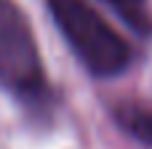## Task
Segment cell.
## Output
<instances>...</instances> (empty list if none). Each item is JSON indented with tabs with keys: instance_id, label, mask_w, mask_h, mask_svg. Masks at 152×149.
Listing matches in <instances>:
<instances>
[{
	"instance_id": "obj_1",
	"label": "cell",
	"mask_w": 152,
	"mask_h": 149,
	"mask_svg": "<svg viewBox=\"0 0 152 149\" xmlns=\"http://www.w3.org/2000/svg\"><path fill=\"white\" fill-rule=\"evenodd\" d=\"M48 11L77 61L94 77H115L131 67V43L88 0H48Z\"/></svg>"
},
{
	"instance_id": "obj_2",
	"label": "cell",
	"mask_w": 152,
	"mask_h": 149,
	"mask_svg": "<svg viewBox=\"0 0 152 149\" xmlns=\"http://www.w3.org/2000/svg\"><path fill=\"white\" fill-rule=\"evenodd\" d=\"M0 85L35 109L51 107V85L29 16L16 0H0Z\"/></svg>"
},
{
	"instance_id": "obj_3",
	"label": "cell",
	"mask_w": 152,
	"mask_h": 149,
	"mask_svg": "<svg viewBox=\"0 0 152 149\" xmlns=\"http://www.w3.org/2000/svg\"><path fill=\"white\" fill-rule=\"evenodd\" d=\"M118 125L136 141L152 147V101H126L115 107Z\"/></svg>"
},
{
	"instance_id": "obj_4",
	"label": "cell",
	"mask_w": 152,
	"mask_h": 149,
	"mask_svg": "<svg viewBox=\"0 0 152 149\" xmlns=\"http://www.w3.org/2000/svg\"><path fill=\"white\" fill-rule=\"evenodd\" d=\"M107 8H112L120 21H126L136 35L152 37V8L150 0H102Z\"/></svg>"
}]
</instances>
